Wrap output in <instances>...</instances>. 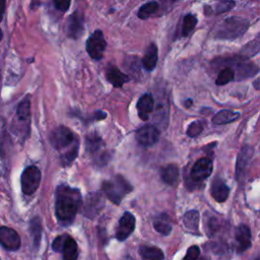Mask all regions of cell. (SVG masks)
Listing matches in <instances>:
<instances>
[{
  "instance_id": "cell-13",
  "label": "cell",
  "mask_w": 260,
  "mask_h": 260,
  "mask_svg": "<svg viewBox=\"0 0 260 260\" xmlns=\"http://www.w3.org/2000/svg\"><path fill=\"white\" fill-rule=\"evenodd\" d=\"M104 198L101 193L95 192L88 195L83 205L84 214L89 218H94L104 207Z\"/></svg>"
},
{
  "instance_id": "cell-24",
  "label": "cell",
  "mask_w": 260,
  "mask_h": 260,
  "mask_svg": "<svg viewBox=\"0 0 260 260\" xmlns=\"http://www.w3.org/2000/svg\"><path fill=\"white\" fill-rule=\"evenodd\" d=\"M140 254L145 260H164L165 255L160 248L151 246H141Z\"/></svg>"
},
{
  "instance_id": "cell-15",
  "label": "cell",
  "mask_w": 260,
  "mask_h": 260,
  "mask_svg": "<svg viewBox=\"0 0 260 260\" xmlns=\"http://www.w3.org/2000/svg\"><path fill=\"white\" fill-rule=\"evenodd\" d=\"M235 239L238 243L237 251L242 253L251 247V231L248 226L240 225L235 231Z\"/></svg>"
},
{
  "instance_id": "cell-41",
  "label": "cell",
  "mask_w": 260,
  "mask_h": 260,
  "mask_svg": "<svg viewBox=\"0 0 260 260\" xmlns=\"http://www.w3.org/2000/svg\"><path fill=\"white\" fill-rule=\"evenodd\" d=\"M125 260H133V258H130V257H126V258H125Z\"/></svg>"
},
{
  "instance_id": "cell-40",
  "label": "cell",
  "mask_w": 260,
  "mask_h": 260,
  "mask_svg": "<svg viewBox=\"0 0 260 260\" xmlns=\"http://www.w3.org/2000/svg\"><path fill=\"white\" fill-rule=\"evenodd\" d=\"M187 102H188V103H186V107H188V108H189V107L191 106L192 102H191V100H189V101H187Z\"/></svg>"
},
{
  "instance_id": "cell-27",
  "label": "cell",
  "mask_w": 260,
  "mask_h": 260,
  "mask_svg": "<svg viewBox=\"0 0 260 260\" xmlns=\"http://www.w3.org/2000/svg\"><path fill=\"white\" fill-rule=\"evenodd\" d=\"M18 117L23 121H28L31 117V97H25L18 106L17 109Z\"/></svg>"
},
{
  "instance_id": "cell-8",
  "label": "cell",
  "mask_w": 260,
  "mask_h": 260,
  "mask_svg": "<svg viewBox=\"0 0 260 260\" xmlns=\"http://www.w3.org/2000/svg\"><path fill=\"white\" fill-rule=\"evenodd\" d=\"M136 139L141 146L152 147L158 143L160 139V132L154 125H146L138 130Z\"/></svg>"
},
{
  "instance_id": "cell-31",
  "label": "cell",
  "mask_w": 260,
  "mask_h": 260,
  "mask_svg": "<svg viewBox=\"0 0 260 260\" xmlns=\"http://www.w3.org/2000/svg\"><path fill=\"white\" fill-rule=\"evenodd\" d=\"M236 6V3L233 0H221L218 5L215 6V13L216 14H225L232 9H234Z\"/></svg>"
},
{
  "instance_id": "cell-2",
  "label": "cell",
  "mask_w": 260,
  "mask_h": 260,
  "mask_svg": "<svg viewBox=\"0 0 260 260\" xmlns=\"http://www.w3.org/2000/svg\"><path fill=\"white\" fill-rule=\"evenodd\" d=\"M52 147L61 153L60 160L63 166L70 165L77 157L79 150L78 138L66 126L56 127L50 135Z\"/></svg>"
},
{
  "instance_id": "cell-20",
  "label": "cell",
  "mask_w": 260,
  "mask_h": 260,
  "mask_svg": "<svg viewBox=\"0 0 260 260\" xmlns=\"http://www.w3.org/2000/svg\"><path fill=\"white\" fill-rule=\"evenodd\" d=\"M158 47L156 44H151L147 49V52L143 58V66L146 70L152 71L158 64Z\"/></svg>"
},
{
  "instance_id": "cell-16",
  "label": "cell",
  "mask_w": 260,
  "mask_h": 260,
  "mask_svg": "<svg viewBox=\"0 0 260 260\" xmlns=\"http://www.w3.org/2000/svg\"><path fill=\"white\" fill-rule=\"evenodd\" d=\"M107 80L114 86V88H122V86L129 81L128 75L122 72L118 67L110 65L106 70Z\"/></svg>"
},
{
  "instance_id": "cell-22",
  "label": "cell",
  "mask_w": 260,
  "mask_h": 260,
  "mask_svg": "<svg viewBox=\"0 0 260 260\" xmlns=\"http://www.w3.org/2000/svg\"><path fill=\"white\" fill-rule=\"evenodd\" d=\"M183 223L185 228L191 233H198L199 225V212L197 210L187 211L183 216Z\"/></svg>"
},
{
  "instance_id": "cell-34",
  "label": "cell",
  "mask_w": 260,
  "mask_h": 260,
  "mask_svg": "<svg viewBox=\"0 0 260 260\" xmlns=\"http://www.w3.org/2000/svg\"><path fill=\"white\" fill-rule=\"evenodd\" d=\"M238 71H239L240 77H248V76H251V75L255 74L258 70L253 64H249V65L244 64V65L239 67Z\"/></svg>"
},
{
  "instance_id": "cell-7",
  "label": "cell",
  "mask_w": 260,
  "mask_h": 260,
  "mask_svg": "<svg viewBox=\"0 0 260 260\" xmlns=\"http://www.w3.org/2000/svg\"><path fill=\"white\" fill-rule=\"evenodd\" d=\"M107 47V43L104 37V34L101 30L95 31L89 39L86 40V52L89 53L90 57L94 60H101L104 55V51Z\"/></svg>"
},
{
  "instance_id": "cell-38",
  "label": "cell",
  "mask_w": 260,
  "mask_h": 260,
  "mask_svg": "<svg viewBox=\"0 0 260 260\" xmlns=\"http://www.w3.org/2000/svg\"><path fill=\"white\" fill-rule=\"evenodd\" d=\"M6 4L7 0H0V23H2L4 19V15L6 12Z\"/></svg>"
},
{
  "instance_id": "cell-33",
  "label": "cell",
  "mask_w": 260,
  "mask_h": 260,
  "mask_svg": "<svg viewBox=\"0 0 260 260\" xmlns=\"http://www.w3.org/2000/svg\"><path fill=\"white\" fill-rule=\"evenodd\" d=\"M203 130V125L201 122H193L189 125L187 129V136L190 138L198 137Z\"/></svg>"
},
{
  "instance_id": "cell-9",
  "label": "cell",
  "mask_w": 260,
  "mask_h": 260,
  "mask_svg": "<svg viewBox=\"0 0 260 260\" xmlns=\"http://www.w3.org/2000/svg\"><path fill=\"white\" fill-rule=\"evenodd\" d=\"M212 169H213L212 162L209 159L207 158L199 159L192 167L190 176L193 181L201 182L207 179L211 175Z\"/></svg>"
},
{
  "instance_id": "cell-37",
  "label": "cell",
  "mask_w": 260,
  "mask_h": 260,
  "mask_svg": "<svg viewBox=\"0 0 260 260\" xmlns=\"http://www.w3.org/2000/svg\"><path fill=\"white\" fill-rule=\"evenodd\" d=\"M54 2V6L55 8L62 12V13H65L69 10V7H70V3L71 0H53Z\"/></svg>"
},
{
  "instance_id": "cell-1",
  "label": "cell",
  "mask_w": 260,
  "mask_h": 260,
  "mask_svg": "<svg viewBox=\"0 0 260 260\" xmlns=\"http://www.w3.org/2000/svg\"><path fill=\"white\" fill-rule=\"evenodd\" d=\"M82 204L81 194L78 189L67 185H60L56 190L55 213L62 225H69Z\"/></svg>"
},
{
  "instance_id": "cell-21",
  "label": "cell",
  "mask_w": 260,
  "mask_h": 260,
  "mask_svg": "<svg viewBox=\"0 0 260 260\" xmlns=\"http://www.w3.org/2000/svg\"><path fill=\"white\" fill-rule=\"evenodd\" d=\"M63 260H76L78 257V248L75 240L70 236L67 237L62 249Z\"/></svg>"
},
{
  "instance_id": "cell-28",
  "label": "cell",
  "mask_w": 260,
  "mask_h": 260,
  "mask_svg": "<svg viewBox=\"0 0 260 260\" xmlns=\"http://www.w3.org/2000/svg\"><path fill=\"white\" fill-rule=\"evenodd\" d=\"M159 8H160V6L157 2H150L146 5H144L140 9V11L138 13V17L141 20H148L159 11Z\"/></svg>"
},
{
  "instance_id": "cell-4",
  "label": "cell",
  "mask_w": 260,
  "mask_h": 260,
  "mask_svg": "<svg viewBox=\"0 0 260 260\" xmlns=\"http://www.w3.org/2000/svg\"><path fill=\"white\" fill-rule=\"evenodd\" d=\"M102 188L107 197L115 204H120L122 199L134 190L130 183L120 175L105 181Z\"/></svg>"
},
{
  "instance_id": "cell-30",
  "label": "cell",
  "mask_w": 260,
  "mask_h": 260,
  "mask_svg": "<svg viewBox=\"0 0 260 260\" xmlns=\"http://www.w3.org/2000/svg\"><path fill=\"white\" fill-rule=\"evenodd\" d=\"M196 24H197V20L194 16H192V15L186 16L184 19V22H183V26H182V35L184 37L188 36L192 32V30L194 29Z\"/></svg>"
},
{
  "instance_id": "cell-17",
  "label": "cell",
  "mask_w": 260,
  "mask_h": 260,
  "mask_svg": "<svg viewBox=\"0 0 260 260\" xmlns=\"http://www.w3.org/2000/svg\"><path fill=\"white\" fill-rule=\"evenodd\" d=\"M139 116L142 120L147 121L150 117V114L154 111L155 108V100L151 94L143 95L137 105Z\"/></svg>"
},
{
  "instance_id": "cell-11",
  "label": "cell",
  "mask_w": 260,
  "mask_h": 260,
  "mask_svg": "<svg viewBox=\"0 0 260 260\" xmlns=\"http://www.w3.org/2000/svg\"><path fill=\"white\" fill-rule=\"evenodd\" d=\"M84 32L83 17L78 12H74L67 20L66 34L67 37L72 40L79 39Z\"/></svg>"
},
{
  "instance_id": "cell-25",
  "label": "cell",
  "mask_w": 260,
  "mask_h": 260,
  "mask_svg": "<svg viewBox=\"0 0 260 260\" xmlns=\"http://www.w3.org/2000/svg\"><path fill=\"white\" fill-rule=\"evenodd\" d=\"M238 118H239V113H236L231 110H223L213 117L212 122L218 125H224V124L232 123Z\"/></svg>"
},
{
  "instance_id": "cell-23",
  "label": "cell",
  "mask_w": 260,
  "mask_h": 260,
  "mask_svg": "<svg viewBox=\"0 0 260 260\" xmlns=\"http://www.w3.org/2000/svg\"><path fill=\"white\" fill-rule=\"evenodd\" d=\"M154 227L158 233L164 236H168L172 232V225L170 223V219L165 213H162L159 216H157L156 220L154 221Z\"/></svg>"
},
{
  "instance_id": "cell-29",
  "label": "cell",
  "mask_w": 260,
  "mask_h": 260,
  "mask_svg": "<svg viewBox=\"0 0 260 260\" xmlns=\"http://www.w3.org/2000/svg\"><path fill=\"white\" fill-rule=\"evenodd\" d=\"M234 78H235V71L232 68H225L220 72L218 78H216L215 83L218 85H225L230 81H232Z\"/></svg>"
},
{
  "instance_id": "cell-10",
  "label": "cell",
  "mask_w": 260,
  "mask_h": 260,
  "mask_svg": "<svg viewBox=\"0 0 260 260\" xmlns=\"http://www.w3.org/2000/svg\"><path fill=\"white\" fill-rule=\"evenodd\" d=\"M0 244L9 251L20 249L22 241L19 234L9 227H0Z\"/></svg>"
},
{
  "instance_id": "cell-6",
  "label": "cell",
  "mask_w": 260,
  "mask_h": 260,
  "mask_svg": "<svg viewBox=\"0 0 260 260\" xmlns=\"http://www.w3.org/2000/svg\"><path fill=\"white\" fill-rule=\"evenodd\" d=\"M41 171L36 166H30L25 169L22 174V190L26 195H32L39 188L41 183Z\"/></svg>"
},
{
  "instance_id": "cell-5",
  "label": "cell",
  "mask_w": 260,
  "mask_h": 260,
  "mask_svg": "<svg viewBox=\"0 0 260 260\" xmlns=\"http://www.w3.org/2000/svg\"><path fill=\"white\" fill-rule=\"evenodd\" d=\"M85 142L86 151H88L94 162L99 166L106 165L110 159V156L106 150L103 140L96 134H92L86 137Z\"/></svg>"
},
{
  "instance_id": "cell-39",
  "label": "cell",
  "mask_w": 260,
  "mask_h": 260,
  "mask_svg": "<svg viewBox=\"0 0 260 260\" xmlns=\"http://www.w3.org/2000/svg\"><path fill=\"white\" fill-rule=\"evenodd\" d=\"M251 260H260V253L257 256H255L253 259H251Z\"/></svg>"
},
{
  "instance_id": "cell-3",
  "label": "cell",
  "mask_w": 260,
  "mask_h": 260,
  "mask_svg": "<svg viewBox=\"0 0 260 260\" xmlns=\"http://www.w3.org/2000/svg\"><path fill=\"white\" fill-rule=\"evenodd\" d=\"M249 23L238 17L226 19L216 30V37L222 40H234L246 33Z\"/></svg>"
},
{
  "instance_id": "cell-14",
  "label": "cell",
  "mask_w": 260,
  "mask_h": 260,
  "mask_svg": "<svg viewBox=\"0 0 260 260\" xmlns=\"http://www.w3.org/2000/svg\"><path fill=\"white\" fill-rule=\"evenodd\" d=\"M252 155L253 150L249 146H246L241 150L236 164V178L238 181H241L244 178L247 166L252 158Z\"/></svg>"
},
{
  "instance_id": "cell-36",
  "label": "cell",
  "mask_w": 260,
  "mask_h": 260,
  "mask_svg": "<svg viewBox=\"0 0 260 260\" xmlns=\"http://www.w3.org/2000/svg\"><path fill=\"white\" fill-rule=\"evenodd\" d=\"M68 235H62V236H59L57 237L54 241H53V244H52V248L54 251L56 252H61V249L67 239Z\"/></svg>"
},
{
  "instance_id": "cell-18",
  "label": "cell",
  "mask_w": 260,
  "mask_h": 260,
  "mask_svg": "<svg viewBox=\"0 0 260 260\" xmlns=\"http://www.w3.org/2000/svg\"><path fill=\"white\" fill-rule=\"evenodd\" d=\"M211 195L218 202H225L230 194L228 185L222 179H215L211 185Z\"/></svg>"
},
{
  "instance_id": "cell-35",
  "label": "cell",
  "mask_w": 260,
  "mask_h": 260,
  "mask_svg": "<svg viewBox=\"0 0 260 260\" xmlns=\"http://www.w3.org/2000/svg\"><path fill=\"white\" fill-rule=\"evenodd\" d=\"M200 254V249L198 246H191L188 248L186 255L184 256V258L182 260H197Z\"/></svg>"
},
{
  "instance_id": "cell-26",
  "label": "cell",
  "mask_w": 260,
  "mask_h": 260,
  "mask_svg": "<svg viewBox=\"0 0 260 260\" xmlns=\"http://www.w3.org/2000/svg\"><path fill=\"white\" fill-rule=\"evenodd\" d=\"M260 51V34L256 36V38L244 46L241 50V56L244 58H251L255 56Z\"/></svg>"
},
{
  "instance_id": "cell-32",
  "label": "cell",
  "mask_w": 260,
  "mask_h": 260,
  "mask_svg": "<svg viewBox=\"0 0 260 260\" xmlns=\"http://www.w3.org/2000/svg\"><path fill=\"white\" fill-rule=\"evenodd\" d=\"M41 223L39 219H34L31 223V233L33 235L34 238V243L36 245H38L40 243V239H41Z\"/></svg>"
},
{
  "instance_id": "cell-12",
  "label": "cell",
  "mask_w": 260,
  "mask_h": 260,
  "mask_svg": "<svg viewBox=\"0 0 260 260\" xmlns=\"http://www.w3.org/2000/svg\"><path fill=\"white\" fill-rule=\"evenodd\" d=\"M136 229V218L133 213L125 212L119 221L116 237L119 241L126 240Z\"/></svg>"
},
{
  "instance_id": "cell-19",
  "label": "cell",
  "mask_w": 260,
  "mask_h": 260,
  "mask_svg": "<svg viewBox=\"0 0 260 260\" xmlns=\"http://www.w3.org/2000/svg\"><path fill=\"white\" fill-rule=\"evenodd\" d=\"M161 177L165 183L171 186L177 185L179 181V169L176 165H167L161 170Z\"/></svg>"
}]
</instances>
